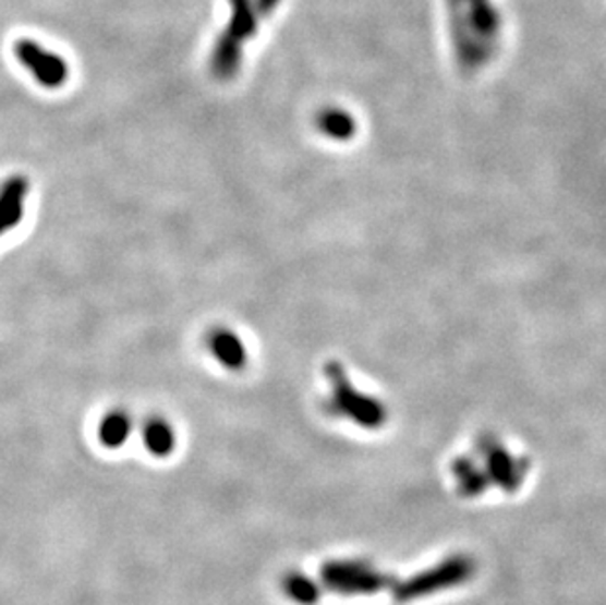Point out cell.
I'll return each instance as SVG.
<instances>
[{"label":"cell","mask_w":606,"mask_h":605,"mask_svg":"<svg viewBox=\"0 0 606 605\" xmlns=\"http://www.w3.org/2000/svg\"><path fill=\"white\" fill-rule=\"evenodd\" d=\"M475 572H477V565L470 555L446 556L438 565L411 576L401 584L392 585V594L397 602L411 604L416 600L460 588L461 584L470 582Z\"/></svg>","instance_id":"obj_1"},{"label":"cell","mask_w":606,"mask_h":605,"mask_svg":"<svg viewBox=\"0 0 606 605\" xmlns=\"http://www.w3.org/2000/svg\"><path fill=\"white\" fill-rule=\"evenodd\" d=\"M324 588L340 595H372L395 585V578L365 560H330L320 568Z\"/></svg>","instance_id":"obj_2"},{"label":"cell","mask_w":606,"mask_h":605,"mask_svg":"<svg viewBox=\"0 0 606 605\" xmlns=\"http://www.w3.org/2000/svg\"><path fill=\"white\" fill-rule=\"evenodd\" d=\"M16 56L32 71V75L39 81V85H44L48 89L61 87L68 80L65 61L58 56H53V53H49V51L41 50L38 44H34V41H19L16 44Z\"/></svg>","instance_id":"obj_3"},{"label":"cell","mask_w":606,"mask_h":605,"mask_svg":"<svg viewBox=\"0 0 606 605\" xmlns=\"http://www.w3.org/2000/svg\"><path fill=\"white\" fill-rule=\"evenodd\" d=\"M481 455L487 462L485 474L489 477V482H495L507 494H514L522 486L524 474H526V462H520L510 455L507 448L500 447L497 443L483 445Z\"/></svg>","instance_id":"obj_4"},{"label":"cell","mask_w":606,"mask_h":605,"mask_svg":"<svg viewBox=\"0 0 606 605\" xmlns=\"http://www.w3.org/2000/svg\"><path fill=\"white\" fill-rule=\"evenodd\" d=\"M28 193L29 181L24 176H12L0 185V237L19 227Z\"/></svg>","instance_id":"obj_5"},{"label":"cell","mask_w":606,"mask_h":605,"mask_svg":"<svg viewBox=\"0 0 606 605\" xmlns=\"http://www.w3.org/2000/svg\"><path fill=\"white\" fill-rule=\"evenodd\" d=\"M206 344L210 354L226 367V370H242L247 362V352H245L242 338L235 335L234 330L226 327H216L208 332Z\"/></svg>","instance_id":"obj_6"},{"label":"cell","mask_w":606,"mask_h":605,"mask_svg":"<svg viewBox=\"0 0 606 605\" xmlns=\"http://www.w3.org/2000/svg\"><path fill=\"white\" fill-rule=\"evenodd\" d=\"M144 445L154 457H169L175 450V431L166 419H149L144 427Z\"/></svg>","instance_id":"obj_7"},{"label":"cell","mask_w":606,"mask_h":605,"mask_svg":"<svg viewBox=\"0 0 606 605\" xmlns=\"http://www.w3.org/2000/svg\"><path fill=\"white\" fill-rule=\"evenodd\" d=\"M132 433V419L126 411H110L98 425V438L107 448L124 447Z\"/></svg>","instance_id":"obj_8"},{"label":"cell","mask_w":606,"mask_h":605,"mask_svg":"<svg viewBox=\"0 0 606 605\" xmlns=\"http://www.w3.org/2000/svg\"><path fill=\"white\" fill-rule=\"evenodd\" d=\"M453 474H456L458 486H460L463 496H481V494H485V489L489 486V477L471 458H460L453 464Z\"/></svg>","instance_id":"obj_9"},{"label":"cell","mask_w":606,"mask_h":605,"mask_svg":"<svg viewBox=\"0 0 606 605\" xmlns=\"http://www.w3.org/2000/svg\"><path fill=\"white\" fill-rule=\"evenodd\" d=\"M283 592L299 605H314L320 600V585L303 572H289L283 578Z\"/></svg>","instance_id":"obj_10"},{"label":"cell","mask_w":606,"mask_h":605,"mask_svg":"<svg viewBox=\"0 0 606 605\" xmlns=\"http://www.w3.org/2000/svg\"><path fill=\"white\" fill-rule=\"evenodd\" d=\"M318 126L323 130L324 134L332 136V138H348L352 136L353 120L350 114L340 112V110H328L320 114Z\"/></svg>","instance_id":"obj_11"}]
</instances>
